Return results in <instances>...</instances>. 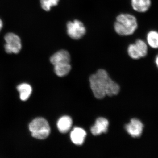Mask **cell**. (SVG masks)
I'll use <instances>...</instances> for the list:
<instances>
[{"instance_id": "8992f818", "label": "cell", "mask_w": 158, "mask_h": 158, "mask_svg": "<svg viewBox=\"0 0 158 158\" xmlns=\"http://www.w3.org/2000/svg\"><path fill=\"white\" fill-rule=\"evenodd\" d=\"M5 48L7 53L17 54L22 48L20 38L13 33H8L5 37Z\"/></svg>"}, {"instance_id": "30bf717a", "label": "cell", "mask_w": 158, "mask_h": 158, "mask_svg": "<svg viewBox=\"0 0 158 158\" xmlns=\"http://www.w3.org/2000/svg\"><path fill=\"white\" fill-rule=\"evenodd\" d=\"M87 135L86 131L80 127H75L72 131L70 134V138L73 143L77 145L83 144Z\"/></svg>"}, {"instance_id": "6da1fadb", "label": "cell", "mask_w": 158, "mask_h": 158, "mask_svg": "<svg viewBox=\"0 0 158 158\" xmlns=\"http://www.w3.org/2000/svg\"><path fill=\"white\" fill-rule=\"evenodd\" d=\"M89 81L94 97L101 99L106 95L107 91L113 81L106 70L101 69L90 77Z\"/></svg>"}, {"instance_id": "3957f363", "label": "cell", "mask_w": 158, "mask_h": 158, "mask_svg": "<svg viewBox=\"0 0 158 158\" xmlns=\"http://www.w3.org/2000/svg\"><path fill=\"white\" fill-rule=\"evenodd\" d=\"M29 128L32 136L40 140L47 138L50 134V127L48 122L42 117L34 119L29 124Z\"/></svg>"}, {"instance_id": "2e32d148", "label": "cell", "mask_w": 158, "mask_h": 158, "mask_svg": "<svg viewBox=\"0 0 158 158\" xmlns=\"http://www.w3.org/2000/svg\"><path fill=\"white\" fill-rule=\"evenodd\" d=\"M59 0H40V5L44 10L49 11L51 8L58 5Z\"/></svg>"}, {"instance_id": "5b68a950", "label": "cell", "mask_w": 158, "mask_h": 158, "mask_svg": "<svg viewBox=\"0 0 158 158\" xmlns=\"http://www.w3.org/2000/svg\"><path fill=\"white\" fill-rule=\"evenodd\" d=\"M66 27L67 34L73 39H81L86 32V28L84 24L78 20L69 22Z\"/></svg>"}, {"instance_id": "4fadbf2b", "label": "cell", "mask_w": 158, "mask_h": 158, "mask_svg": "<svg viewBox=\"0 0 158 158\" xmlns=\"http://www.w3.org/2000/svg\"><path fill=\"white\" fill-rule=\"evenodd\" d=\"M18 91L19 92L20 98L23 101H27L30 98L32 92V88L30 85L23 83L18 86Z\"/></svg>"}, {"instance_id": "7c38bea8", "label": "cell", "mask_w": 158, "mask_h": 158, "mask_svg": "<svg viewBox=\"0 0 158 158\" xmlns=\"http://www.w3.org/2000/svg\"><path fill=\"white\" fill-rule=\"evenodd\" d=\"M131 3L133 9L139 12L147 11L151 5V0H131Z\"/></svg>"}, {"instance_id": "52a82bcc", "label": "cell", "mask_w": 158, "mask_h": 158, "mask_svg": "<svg viewBox=\"0 0 158 158\" xmlns=\"http://www.w3.org/2000/svg\"><path fill=\"white\" fill-rule=\"evenodd\" d=\"M125 129L130 135L134 138L141 137L143 133L144 125L142 122L137 118H132L128 124L126 125Z\"/></svg>"}, {"instance_id": "7a4b0ae2", "label": "cell", "mask_w": 158, "mask_h": 158, "mask_svg": "<svg viewBox=\"0 0 158 158\" xmlns=\"http://www.w3.org/2000/svg\"><path fill=\"white\" fill-rule=\"evenodd\" d=\"M138 28L137 19L129 14L119 15L114 24V29L118 35L129 36L134 34Z\"/></svg>"}, {"instance_id": "277c9868", "label": "cell", "mask_w": 158, "mask_h": 158, "mask_svg": "<svg viewBox=\"0 0 158 158\" xmlns=\"http://www.w3.org/2000/svg\"><path fill=\"white\" fill-rule=\"evenodd\" d=\"M128 54L132 59H138L146 56L148 53V47L146 44L141 40H138L135 43L129 46Z\"/></svg>"}, {"instance_id": "8fae6325", "label": "cell", "mask_w": 158, "mask_h": 158, "mask_svg": "<svg viewBox=\"0 0 158 158\" xmlns=\"http://www.w3.org/2000/svg\"><path fill=\"white\" fill-rule=\"evenodd\" d=\"M73 121L69 116H62L57 122V127L59 131L62 134L68 132L72 126Z\"/></svg>"}, {"instance_id": "9c48e42d", "label": "cell", "mask_w": 158, "mask_h": 158, "mask_svg": "<svg viewBox=\"0 0 158 158\" xmlns=\"http://www.w3.org/2000/svg\"><path fill=\"white\" fill-rule=\"evenodd\" d=\"M70 55L68 51L61 50L55 53L50 58V62L54 65L62 63H69Z\"/></svg>"}, {"instance_id": "ac0fdd59", "label": "cell", "mask_w": 158, "mask_h": 158, "mask_svg": "<svg viewBox=\"0 0 158 158\" xmlns=\"http://www.w3.org/2000/svg\"><path fill=\"white\" fill-rule=\"evenodd\" d=\"M3 27V23L2 20L0 19V31L2 30V28Z\"/></svg>"}, {"instance_id": "5bb4252c", "label": "cell", "mask_w": 158, "mask_h": 158, "mask_svg": "<svg viewBox=\"0 0 158 158\" xmlns=\"http://www.w3.org/2000/svg\"><path fill=\"white\" fill-rule=\"evenodd\" d=\"M71 69L69 63H62L54 65V71L58 76L62 77L67 75Z\"/></svg>"}, {"instance_id": "9a60e30c", "label": "cell", "mask_w": 158, "mask_h": 158, "mask_svg": "<svg viewBox=\"0 0 158 158\" xmlns=\"http://www.w3.org/2000/svg\"><path fill=\"white\" fill-rule=\"evenodd\" d=\"M147 40L150 46L153 48H158V32L151 31L148 34Z\"/></svg>"}, {"instance_id": "e0dca14e", "label": "cell", "mask_w": 158, "mask_h": 158, "mask_svg": "<svg viewBox=\"0 0 158 158\" xmlns=\"http://www.w3.org/2000/svg\"><path fill=\"white\" fill-rule=\"evenodd\" d=\"M155 62L156 65H157V67L158 68V55L156 57Z\"/></svg>"}, {"instance_id": "ba28073f", "label": "cell", "mask_w": 158, "mask_h": 158, "mask_svg": "<svg viewBox=\"0 0 158 158\" xmlns=\"http://www.w3.org/2000/svg\"><path fill=\"white\" fill-rule=\"evenodd\" d=\"M109 125V122L107 119L100 117L97 119L95 124L90 129V131L94 135H99L107 132Z\"/></svg>"}]
</instances>
